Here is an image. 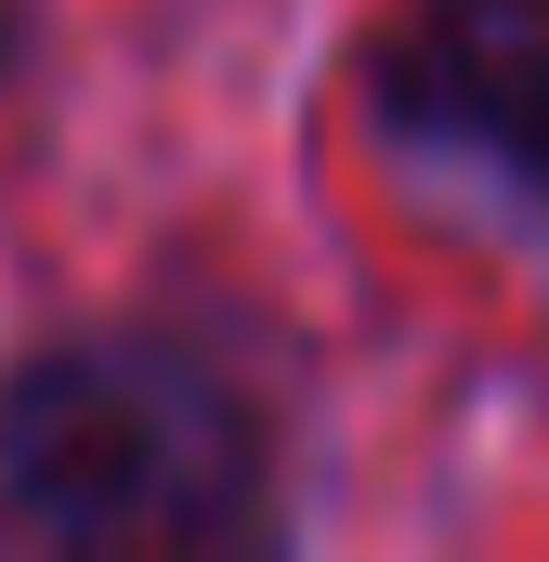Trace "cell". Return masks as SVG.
Listing matches in <instances>:
<instances>
[{
    "label": "cell",
    "instance_id": "cell-1",
    "mask_svg": "<svg viewBox=\"0 0 549 562\" xmlns=\"http://www.w3.org/2000/svg\"><path fill=\"white\" fill-rule=\"evenodd\" d=\"M0 524L53 550H210L262 524V431L183 340H53L0 380Z\"/></svg>",
    "mask_w": 549,
    "mask_h": 562
},
{
    "label": "cell",
    "instance_id": "cell-3",
    "mask_svg": "<svg viewBox=\"0 0 549 562\" xmlns=\"http://www.w3.org/2000/svg\"><path fill=\"white\" fill-rule=\"evenodd\" d=\"M0 53H13V13H0Z\"/></svg>",
    "mask_w": 549,
    "mask_h": 562
},
{
    "label": "cell",
    "instance_id": "cell-2",
    "mask_svg": "<svg viewBox=\"0 0 549 562\" xmlns=\"http://www.w3.org/2000/svg\"><path fill=\"white\" fill-rule=\"evenodd\" d=\"M380 119L549 210V0H406L380 40Z\"/></svg>",
    "mask_w": 549,
    "mask_h": 562
}]
</instances>
